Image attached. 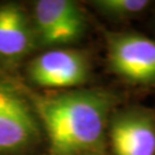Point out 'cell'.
<instances>
[{
    "mask_svg": "<svg viewBox=\"0 0 155 155\" xmlns=\"http://www.w3.org/2000/svg\"><path fill=\"white\" fill-rule=\"evenodd\" d=\"M89 61L83 53L75 50L45 52L29 66V76L33 83L44 87H70L86 82Z\"/></svg>",
    "mask_w": 155,
    "mask_h": 155,
    "instance_id": "5b68a950",
    "label": "cell"
},
{
    "mask_svg": "<svg viewBox=\"0 0 155 155\" xmlns=\"http://www.w3.org/2000/svg\"><path fill=\"white\" fill-rule=\"evenodd\" d=\"M111 68L131 82H155V41L136 35H114L108 41Z\"/></svg>",
    "mask_w": 155,
    "mask_h": 155,
    "instance_id": "277c9868",
    "label": "cell"
},
{
    "mask_svg": "<svg viewBox=\"0 0 155 155\" xmlns=\"http://www.w3.org/2000/svg\"><path fill=\"white\" fill-rule=\"evenodd\" d=\"M37 43L27 13L14 4L0 6V61L15 63L32 51Z\"/></svg>",
    "mask_w": 155,
    "mask_h": 155,
    "instance_id": "52a82bcc",
    "label": "cell"
},
{
    "mask_svg": "<svg viewBox=\"0 0 155 155\" xmlns=\"http://www.w3.org/2000/svg\"><path fill=\"white\" fill-rule=\"evenodd\" d=\"M33 29L40 45L61 46L81 38L85 29V18L72 1L39 0L35 6Z\"/></svg>",
    "mask_w": 155,
    "mask_h": 155,
    "instance_id": "3957f363",
    "label": "cell"
},
{
    "mask_svg": "<svg viewBox=\"0 0 155 155\" xmlns=\"http://www.w3.org/2000/svg\"><path fill=\"white\" fill-rule=\"evenodd\" d=\"M35 105L52 154L78 155L101 145L113 102L104 92L75 91L38 97Z\"/></svg>",
    "mask_w": 155,
    "mask_h": 155,
    "instance_id": "6da1fadb",
    "label": "cell"
},
{
    "mask_svg": "<svg viewBox=\"0 0 155 155\" xmlns=\"http://www.w3.org/2000/svg\"><path fill=\"white\" fill-rule=\"evenodd\" d=\"M110 143L116 155H155V116L132 109L115 117Z\"/></svg>",
    "mask_w": 155,
    "mask_h": 155,
    "instance_id": "8992f818",
    "label": "cell"
},
{
    "mask_svg": "<svg viewBox=\"0 0 155 155\" xmlns=\"http://www.w3.org/2000/svg\"><path fill=\"white\" fill-rule=\"evenodd\" d=\"M38 137V122L28 101L11 83L0 79V154L22 153Z\"/></svg>",
    "mask_w": 155,
    "mask_h": 155,
    "instance_id": "7a4b0ae2",
    "label": "cell"
},
{
    "mask_svg": "<svg viewBox=\"0 0 155 155\" xmlns=\"http://www.w3.org/2000/svg\"><path fill=\"white\" fill-rule=\"evenodd\" d=\"M94 5L100 11L113 15V16H132L137 13L143 12L150 5L147 0H99Z\"/></svg>",
    "mask_w": 155,
    "mask_h": 155,
    "instance_id": "ba28073f",
    "label": "cell"
}]
</instances>
